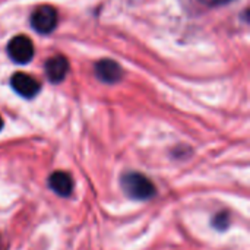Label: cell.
<instances>
[{
	"label": "cell",
	"instance_id": "cell-7",
	"mask_svg": "<svg viewBox=\"0 0 250 250\" xmlns=\"http://www.w3.org/2000/svg\"><path fill=\"white\" fill-rule=\"evenodd\" d=\"M48 188L59 196L62 198H67L72 195L73 190V182L72 177L64 173V171H54L50 177H48Z\"/></svg>",
	"mask_w": 250,
	"mask_h": 250
},
{
	"label": "cell",
	"instance_id": "cell-8",
	"mask_svg": "<svg viewBox=\"0 0 250 250\" xmlns=\"http://www.w3.org/2000/svg\"><path fill=\"white\" fill-rule=\"evenodd\" d=\"M229 220H230V215H229L226 211H223V212H220V214H217V215L214 217L212 226H214V229L223 231V230H226V229L229 227Z\"/></svg>",
	"mask_w": 250,
	"mask_h": 250
},
{
	"label": "cell",
	"instance_id": "cell-9",
	"mask_svg": "<svg viewBox=\"0 0 250 250\" xmlns=\"http://www.w3.org/2000/svg\"><path fill=\"white\" fill-rule=\"evenodd\" d=\"M201 3L209 6V7H215V6H224V4H229L234 0H199Z\"/></svg>",
	"mask_w": 250,
	"mask_h": 250
},
{
	"label": "cell",
	"instance_id": "cell-2",
	"mask_svg": "<svg viewBox=\"0 0 250 250\" xmlns=\"http://www.w3.org/2000/svg\"><path fill=\"white\" fill-rule=\"evenodd\" d=\"M31 25L40 34H50L57 26V12L51 6H40L31 15Z\"/></svg>",
	"mask_w": 250,
	"mask_h": 250
},
{
	"label": "cell",
	"instance_id": "cell-10",
	"mask_svg": "<svg viewBox=\"0 0 250 250\" xmlns=\"http://www.w3.org/2000/svg\"><path fill=\"white\" fill-rule=\"evenodd\" d=\"M1 127H3V120H1V117H0V130H1Z\"/></svg>",
	"mask_w": 250,
	"mask_h": 250
},
{
	"label": "cell",
	"instance_id": "cell-1",
	"mask_svg": "<svg viewBox=\"0 0 250 250\" xmlns=\"http://www.w3.org/2000/svg\"><path fill=\"white\" fill-rule=\"evenodd\" d=\"M123 192L135 201H148L155 196V185L144 174L136 171L125 173L120 179Z\"/></svg>",
	"mask_w": 250,
	"mask_h": 250
},
{
	"label": "cell",
	"instance_id": "cell-3",
	"mask_svg": "<svg viewBox=\"0 0 250 250\" xmlns=\"http://www.w3.org/2000/svg\"><path fill=\"white\" fill-rule=\"evenodd\" d=\"M7 54L15 63L25 64L31 62L34 57V45L28 37L18 35L12 38L10 42L7 44Z\"/></svg>",
	"mask_w": 250,
	"mask_h": 250
},
{
	"label": "cell",
	"instance_id": "cell-6",
	"mask_svg": "<svg viewBox=\"0 0 250 250\" xmlns=\"http://www.w3.org/2000/svg\"><path fill=\"white\" fill-rule=\"evenodd\" d=\"M44 70H45V76L50 82L59 83L66 78V75L69 72V62L63 56L51 57L45 62Z\"/></svg>",
	"mask_w": 250,
	"mask_h": 250
},
{
	"label": "cell",
	"instance_id": "cell-4",
	"mask_svg": "<svg viewBox=\"0 0 250 250\" xmlns=\"http://www.w3.org/2000/svg\"><path fill=\"white\" fill-rule=\"evenodd\" d=\"M10 85L16 94L25 98H32L40 91V83L26 73H15L10 79Z\"/></svg>",
	"mask_w": 250,
	"mask_h": 250
},
{
	"label": "cell",
	"instance_id": "cell-5",
	"mask_svg": "<svg viewBox=\"0 0 250 250\" xmlns=\"http://www.w3.org/2000/svg\"><path fill=\"white\" fill-rule=\"evenodd\" d=\"M95 75L104 83H116L123 76V69L119 63L104 59L95 64Z\"/></svg>",
	"mask_w": 250,
	"mask_h": 250
}]
</instances>
